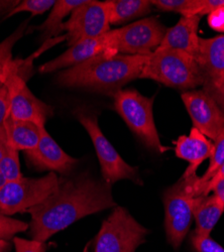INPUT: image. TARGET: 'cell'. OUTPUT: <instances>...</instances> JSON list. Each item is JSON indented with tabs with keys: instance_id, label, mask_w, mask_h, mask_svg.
<instances>
[{
	"instance_id": "cell-1",
	"label": "cell",
	"mask_w": 224,
	"mask_h": 252,
	"mask_svg": "<svg viewBox=\"0 0 224 252\" xmlns=\"http://www.w3.org/2000/svg\"><path fill=\"white\" fill-rule=\"evenodd\" d=\"M116 207L111 185L84 174L62 180L56 191L44 202L28 210L33 240L46 242L86 216Z\"/></svg>"
},
{
	"instance_id": "cell-2",
	"label": "cell",
	"mask_w": 224,
	"mask_h": 252,
	"mask_svg": "<svg viewBox=\"0 0 224 252\" xmlns=\"http://www.w3.org/2000/svg\"><path fill=\"white\" fill-rule=\"evenodd\" d=\"M149 56L102 55L61 71L59 85L113 96L127 84L139 78Z\"/></svg>"
},
{
	"instance_id": "cell-3",
	"label": "cell",
	"mask_w": 224,
	"mask_h": 252,
	"mask_svg": "<svg viewBox=\"0 0 224 252\" xmlns=\"http://www.w3.org/2000/svg\"><path fill=\"white\" fill-rule=\"evenodd\" d=\"M139 78L180 90H194L205 82L196 59L178 50L155 51L149 56Z\"/></svg>"
},
{
	"instance_id": "cell-4",
	"label": "cell",
	"mask_w": 224,
	"mask_h": 252,
	"mask_svg": "<svg viewBox=\"0 0 224 252\" xmlns=\"http://www.w3.org/2000/svg\"><path fill=\"white\" fill-rule=\"evenodd\" d=\"M114 109L148 149L164 154L170 150L160 142L154 119V99L134 89H121L113 96Z\"/></svg>"
},
{
	"instance_id": "cell-5",
	"label": "cell",
	"mask_w": 224,
	"mask_h": 252,
	"mask_svg": "<svg viewBox=\"0 0 224 252\" xmlns=\"http://www.w3.org/2000/svg\"><path fill=\"white\" fill-rule=\"evenodd\" d=\"M149 233L124 207L116 206L101 225L93 252H135Z\"/></svg>"
},
{
	"instance_id": "cell-6",
	"label": "cell",
	"mask_w": 224,
	"mask_h": 252,
	"mask_svg": "<svg viewBox=\"0 0 224 252\" xmlns=\"http://www.w3.org/2000/svg\"><path fill=\"white\" fill-rule=\"evenodd\" d=\"M73 113L91 137L103 180L111 186L121 180H130L141 186L142 182L137 169L126 162L104 136L98 125L97 116L80 107L75 109Z\"/></svg>"
},
{
	"instance_id": "cell-7",
	"label": "cell",
	"mask_w": 224,
	"mask_h": 252,
	"mask_svg": "<svg viewBox=\"0 0 224 252\" xmlns=\"http://www.w3.org/2000/svg\"><path fill=\"white\" fill-rule=\"evenodd\" d=\"M61 179L50 172L42 178H25L10 181L0 190V214L5 216L28 212L44 202L59 187Z\"/></svg>"
},
{
	"instance_id": "cell-8",
	"label": "cell",
	"mask_w": 224,
	"mask_h": 252,
	"mask_svg": "<svg viewBox=\"0 0 224 252\" xmlns=\"http://www.w3.org/2000/svg\"><path fill=\"white\" fill-rule=\"evenodd\" d=\"M194 178H181L162 195L165 206V229L168 241L178 249L187 236L193 220Z\"/></svg>"
},
{
	"instance_id": "cell-9",
	"label": "cell",
	"mask_w": 224,
	"mask_h": 252,
	"mask_svg": "<svg viewBox=\"0 0 224 252\" xmlns=\"http://www.w3.org/2000/svg\"><path fill=\"white\" fill-rule=\"evenodd\" d=\"M157 16L139 19L124 28L111 30L114 54L151 56L167 32Z\"/></svg>"
},
{
	"instance_id": "cell-10",
	"label": "cell",
	"mask_w": 224,
	"mask_h": 252,
	"mask_svg": "<svg viewBox=\"0 0 224 252\" xmlns=\"http://www.w3.org/2000/svg\"><path fill=\"white\" fill-rule=\"evenodd\" d=\"M24 62L14 61V66L6 83L10 90L9 116L15 120L31 121L45 127L46 121L53 116V107L36 98L28 88L20 69Z\"/></svg>"
},
{
	"instance_id": "cell-11",
	"label": "cell",
	"mask_w": 224,
	"mask_h": 252,
	"mask_svg": "<svg viewBox=\"0 0 224 252\" xmlns=\"http://www.w3.org/2000/svg\"><path fill=\"white\" fill-rule=\"evenodd\" d=\"M110 31L106 3L96 0H86L63 25V32H66L64 36L69 47L86 38L102 36Z\"/></svg>"
},
{
	"instance_id": "cell-12",
	"label": "cell",
	"mask_w": 224,
	"mask_h": 252,
	"mask_svg": "<svg viewBox=\"0 0 224 252\" xmlns=\"http://www.w3.org/2000/svg\"><path fill=\"white\" fill-rule=\"evenodd\" d=\"M181 98L193 127L214 141L224 128V113L214 99L203 89L183 92Z\"/></svg>"
},
{
	"instance_id": "cell-13",
	"label": "cell",
	"mask_w": 224,
	"mask_h": 252,
	"mask_svg": "<svg viewBox=\"0 0 224 252\" xmlns=\"http://www.w3.org/2000/svg\"><path fill=\"white\" fill-rule=\"evenodd\" d=\"M102 55H116L113 52L112 31L102 36L86 38L71 46L65 53L39 68L40 73L66 70Z\"/></svg>"
},
{
	"instance_id": "cell-14",
	"label": "cell",
	"mask_w": 224,
	"mask_h": 252,
	"mask_svg": "<svg viewBox=\"0 0 224 252\" xmlns=\"http://www.w3.org/2000/svg\"><path fill=\"white\" fill-rule=\"evenodd\" d=\"M29 161L40 171H51L61 175H68L78 163V159L66 154L48 133L46 128L36 148L26 152Z\"/></svg>"
},
{
	"instance_id": "cell-15",
	"label": "cell",
	"mask_w": 224,
	"mask_h": 252,
	"mask_svg": "<svg viewBox=\"0 0 224 252\" xmlns=\"http://www.w3.org/2000/svg\"><path fill=\"white\" fill-rule=\"evenodd\" d=\"M175 143L177 158L189 162L182 177L185 179L197 177L196 172L199 165L207 158H210L214 152L213 142L194 127L191 128L189 135H181Z\"/></svg>"
},
{
	"instance_id": "cell-16",
	"label": "cell",
	"mask_w": 224,
	"mask_h": 252,
	"mask_svg": "<svg viewBox=\"0 0 224 252\" xmlns=\"http://www.w3.org/2000/svg\"><path fill=\"white\" fill-rule=\"evenodd\" d=\"M201 16H182L173 28L168 29L160 47L156 51L178 50L195 58L199 50L198 28Z\"/></svg>"
},
{
	"instance_id": "cell-17",
	"label": "cell",
	"mask_w": 224,
	"mask_h": 252,
	"mask_svg": "<svg viewBox=\"0 0 224 252\" xmlns=\"http://www.w3.org/2000/svg\"><path fill=\"white\" fill-rule=\"evenodd\" d=\"M195 59L205 80L224 79V34L200 37Z\"/></svg>"
},
{
	"instance_id": "cell-18",
	"label": "cell",
	"mask_w": 224,
	"mask_h": 252,
	"mask_svg": "<svg viewBox=\"0 0 224 252\" xmlns=\"http://www.w3.org/2000/svg\"><path fill=\"white\" fill-rule=\"evenodd\" d=\"M44 128L33 122L15 120L10 116L4 123L8 143L18 152H29L35 149Z\"/></svg>"
},
{
	"instance_id": "cell-19",
	"label": "cell",
	"mask_w": 224,
	"mask_h": 252,
	"mask_svg": "<svg viewBox=\"0 0 224 252\" xmlns=\"http://www.w3.org/2000/svg\"><path fill=\"white\" fill-rule=\"evenodd\" d=\"M224 212L222 203L214 195H203L194 198L193 218L196 223L194 233L210 235Z\"/></svg>"
},
{
	"instance_id": "cell-20",
	"label": "cell",
	"mask_w": 224,
	"mask_h": 252,
	"mask_svg": "<svg viewBox=\"0 0 224 252\" xmlns=\"http://www.w3.org/2000/svg\"><path fill=\"white\" fill-rule=\"evenodd\" d=\"M110 25H120L149 14L152 10L150 0H107L105 1Z\"/></svg>"
},
{
	"instance_id": "cell-21",
	"label": "cell",
	"mask_w": 224,
	"mask_h": 252,
	"mask_svg": "<svg viewBox=\"0 0 224 252\" xmlns=\"http://www.w3.org/2000/svg\"><path fill=\"white\" fill-rule=\"evenodd\" d=\"M85 2L86 0H57L48 18L37 27V30L42 32L40 39L45 41L50 40L53 36L58 37L63 32V19Z\"/></svg>"
},
{
	"instance_id": "cell-22",
	"label": "cell",
	"mask_w": 224,
	"mask_h": 252,
	"mask_svg": "<svg viewBox=\"0 0 224 252\" xmlns=\"http://www.w3.org/2000/svg\"><path fill=\"white\" fill-rule=\"evenodd\" d=\"M28 24L29 20L20 25L15 32H13L0 43V88L4 85L12 71L14 66V61L12 60V50L17 41L24 36Z\"/></svg>"
},
{
	"instance_id": "cell-23",
	"label": "cell",
	"mask_w": 224,
	"mask_h": 252,
	"mask_svg": "<svg viewBox=\"0 0 224 252\" xmlns=\"http://www.w3.org/2000/svg\"><path fill=\"white\" fill-rule=\"evenodd\" d=\"M214 152L212 157L210 158V162L208 169L205 174L202 177H196L193 180L192 184V191L195 197L201 196L204 187L207 183L212 179V177L216 174V172L224 164V128L218 137L214 140Z\"/></svg>"
},
{
	"instance_id": "cell-24",
	"label": "cell",
	"mask_w": 224,
	"mask_h": 252,
	"mask_svg": "<svg viewBox=\"0 0 224 252\" xmlns=\"http://www.w3.org/2000/svg\"><path fill=\"white\" fill-rule=\"evenodd\" d=\"M152 5L161 11H173L182 16H199L202 0H151Z\"/></svg>"
},
{
	"instance_id": "cell-25",
	"label": "cell",
	"mask_w": 224,
	"mask_h": 252,
	"mask_svg": "<svg viewBox=\"0 0 224 252\" xmlns=\"http://www.w3.org/2000/svg\"><path fill=\"white\" fill-rule=\"evenodd\" d=\"M0 169L4 174L8 182L16 181L23 178L22 171H20V162L18 151L13 149L12 146H6L4 155L0 160Z\"/></svg>"
},
{
	"instance_id": "cell-26",
	"label": "cell",
	"mask_w": 224,
	"mask_h": 252,
	"mask_svg": "<svg viewBox=\"0 0 224 252\" xmlns=\"http://www.w3.org/2000/svg\"><path fill=\"white\" fill-rule=\"evenodd\" d=\"M55 3V0H25V1H19L16 7L5 18H9L20 12H30L32 16L43 14L52 9Z\"/></svg>"
},
{
	"instance_id": "cell-27",
	"label": "cell",
	"mask_w": 224,
	"mask_h": 252,
	"mask_svg": "<svg viewBox=\"0 0 224 252\" xmlns=\"http://www.w3.org/2000/svg\"><path fill=\"white\" fill-rule=\"evenodd\" d=\"M28 228V223L0 214V239L8 240L18 233L25 232Z\"/></svg>"
},
{
	"instance_id": "cell-28",
	"label": "cell",
	"mask_w": 224,
	"mask_h": 252,
	"mask_svg": "<svg viewBox=\"0 0 224 252\" xmlns=\"http://www.w3.org/2000/svg\"><path fill=\"white\" fill-rule=\"evenodd\" d=\"M191 242L195 252H224V248L213 240L210 235H199L193 233Z\"/></svg>"
},
{
	"instance_id": "cell-29",
	"label": "cell",
	"mask_w": 224,
	"mask_h": 252,
	"mask_svg": "<svg viewBox=\"0 0 224 252\" xmlns=\"http://www.w3.org/2000/svg\"><path fill=\"white\" fill-rule=\"evenodd\" d=\"M203 90L214 99L224 113V79L205 80Z\"/></svg>"
},
{
	"instance_id": "cell-30",
	"label": "cell",
	"mask_w": 224,
	"mask_h": 252,
	"mask_svg": "<svg viewBox=\"0 0 224 252\" xmlns=\"http://www.w3.org/2000/svg\"><path fill=\"white\" fill-rule=\"evenodd\" d=\"M15 246V252H46V242H40L36 240H28L19 237L13 238Z\"/></svg>"
},
{
	"instance_id": "cell-31",
	"label": "cell",
	"mask_w": 224,
	"mask_h": 252,
	"mask_svg": "<svg viewBox=\"0 0 224 252\" xmlns=\"http://www.w3.org/2000/svg\"><path fill=\"white\" fill-rule=\"evenodd\" d=\"M10 109V90L5 82L0 88V127H4V123L9 116Z\"/></svg>"
},
{
	"instance_id": "cell-32",
	"label": "cell",
	"mask_w": 224,
	"mask_h": 252,
	"mask_svg": "<svg viewBox=\"0 0 224 252\" xmlns=\"http://www.w3.org/2000/svg\"><path fill=\"white\" fill-rule=\"evenodd\" d=\"M207 23L213 31L224 32V6H221L209 13Z\"/></svg>"
},
{
	"instance_id": "cell-33",
	"label": "cell",
	"mask_w": 224,
	"mask_h": 252,
	"mask_svg": "<svg viewBox=\"0 0 224 252\" xmlns=\"http://www.w3.org/2000/svg\"><path fill=\"white\" fill-rule=\"evenodd\" d=\"M210 192H213L214 196L222 203L224 208V178L218 180L214 184L210 185L205 191V195H209Z\"/></svg>"
},
{
	"instance_id": "cell-34",
	"label": "cell",
	"mask_w": 224,
	"mask_h": 252,
	"mask_svg": "<svg viewBox=\"0 0 224 252\" xmlns=\"http://www.w3.org/2000/svg\"><path fill=\"white\" fill-rule=\"evenodd\" d=\"M18 3V0H0V16L5 15L6 17Z\"/></svg>"
},
{
	"instance_id": "cell-35",
	"label": "cell",
	"mask_w": 224,
	"mask_h": 252,
	"mask_svg": "<svg viewBox=\"0 0 224 252\" xmlns=\"http://www.w3.org/2000/svg\"><path fill=\"white\" fill-rule=\"evenodd\" d=\"M8 145V140H7V136L4 130V127H0V160H1L6 146Z\"/></svg>"
},
{
	"instance_id": "cell-36",
	"label": "cell",
	"mask_w": 224,
	"mask_h": 252,
	"mask_svg": "<svg viewBox=\"0 0 224 252\" xmlns=\"http://www.w3.org/2000/svg\"><path fill=\"white\" fill-rule=\"evenodd\" d=\"M224 178V164L220 167V169L216 172V174L212 177V179L207 183V185L204 187V190H203V192H202V195L201 196H203V195H205V191H206V189L210 186V185H212V184H214L215 182H217L218 180H220V179H223Z\"/></svg>"
},
{
	"instance_id": "cell-37",
	"label": "cell",
	"mask_w": 224,
	"mask_h": 252,
	"mask_svg": "<svg viewBox=\"0 0 224 252\" xmlns=\"http://www.w3.org/2000/svg\"><path fill=\"white\" fill-rule=\"evenodd\" d=\"M9 247V242L5 239H0V252H6Z\"/></svg>"
},
{
	"instance_id": "cell-38",
	"label": "cell",
	"mask_w": 224,
	"mask_h": 252,
	"mask_svg": "<svg viewBox=\"0 0 224 252\" xmlns=\"http://www.w3.org/2000/svg\"><path fill=\"white\" fill-rule=\"evenodd\" d=\"M7 182H8L7 179L5 178V176H4V174L2 173L1 169H0V190H1V189L5 186V184H6Z\"/></svg>"
}]
</instances>
